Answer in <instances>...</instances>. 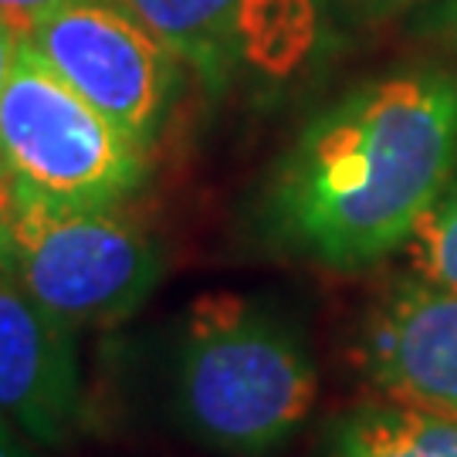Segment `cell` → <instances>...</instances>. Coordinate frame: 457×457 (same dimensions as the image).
<instances>
[{
	"label": "cell",
	"instance_id": "obj_15",
	"mask_svg": "<svg viewBox=\"0 0 457 457\" xmlns=\"http://www.w3.org/2000/svg\"><path fill=\"white\" fill-rule=\"evenodd\" d=\"M430 17H434L437 28H444V31H451L457 37V0H444Z\"/></svg>",
	"mask_w": 457,
	"mask_h": 457
},
{
	"label": "cell",
	"instance_id": "obj_4",
	"mask_svg": "<svg viewBox=\"0 0 457 457\" xmlns=\"http://www.w3.org/2000/svg\"><path fill=\"white\" fill-rule=\"evenodd\" d=\"M0 271L68 328H92L146 302L163 278V254L112 207H54L21 196Z\"/></svg>",
	"mask_w": 457,
	"mask_h": 457
},
{
	"label": "cell",
	"instance_id": "obj_14",
	"mask_svg": "<svg viewBox=\"0 0 457 457\" xmlns=\"http://www.w3.org/2000/svg\"><path fill=\"white\" fill-rule=\"evenodd\" d=\"M0 457H34L31 447L11 434V424L0 417Z\"/></svg>",
	"mask_w": 457,
	"mask_h": 457
},
{
	"label": "cell",
	"instance_id": "obj_1",
	"mask_svg": "<svg viewBox=\"0 0 457 457\" xmlns=\"http://www.w3.org/2000/svg\"><path fill=\"white\" fill-rule=\"evenodd\" d=\"M457 166V79L400 68L360 82L298 132L268 187L295 254L356 271L407 247Z\"/></svg>",
	"mask_w": 457,
	"mask_h": 457
},
{
	"label": "cell",
	"instance_id": "obj_7",
	"mask_svg": "<svg viewBox=\"0 0 457 457\" xmlns=\"http://www.w3.org/2000/svg\"><path fill=\"white\" fill-rule=\"evenodd\" d=\"M360 360L386 400L457 420V292L420 275L393 281L362 326Z\"/></svg>",
	"mask_w": 457,
	"mask_h": 457
},
{
	"label": "cell",
	"instance_id": "obj_3",
	"mask_svg": "<svg viewBox=\"0 0 457 457\" xmlns=\"http://www.w3.org/2000/svg\"><path fill=\"white\" fill-rule=\"evenodd\" d=\"M0 156L24 200L54 207H115L146 173V149L88 105L24 34L0 92Z\"/></svg>",
	"mask_w": 457,
	"mask_h": 457
},
{
	"label": "cell",
	"instance_id": "obj_12",
	"mask_svg": "<svg viewBox=\"0 0 457 457\" xmlns=\"http://www.w3.org/2000/svg\"><path fill=\"white\" fill-rule=\"evenodd\" d=\"M21 211V190H17L11 170L0 156V254L7 247V237H11V228H14V217Z\"/></svg>",
	"mask_w": 457,
	"mask_h": 457
},
{
	"label": "cell",
	"instance_id": "obj_8",
	"mask_svg": "<svg viewBox=\"0 0 457 457\" xmlns=\"http://www.w3.org/2000/svg\"><path fill=\"white\" fill-rule=\"evenodd\" d=\"M75 328L0 271V417L34 444H62L82 410Z\"/></svg>",
	"mask_w": 457,
	"mask_h": 457
},
{
	"label": "cell",
	"instance_id": "obj_10",
	"mask_svg": "<svg viewBox=\"0 0 457 457\" xmlns=\"http://www.w3.org/2000/svg\"><path fill=\"white\" fill-rule=\"evenodd\" d=\"M407 247L413 275L457 292V180L430 207Z\"/></svg>",
	"mask_w": 457,
	"mask_h": 457
},
{
	"label": "cell",
	"instance_id": "obj_6",
	"mask_svg": "<svg viewBox=\"0 0 457 457\" xmlns=\"http://www.w3.org/2000/svg\"><path fill=\"white\" fill-rule=\"evenodd\" d=\"M204 82L268 92L312 65L322 45L319 0H122Z\"/></svg>",
	"mask_w": 457,
	"mask_h": 457
},
{
	"label": "cell",
	"instance_id": "obj_2",
	"mask_svg": "<svg viewBox=\"0 0 457 457\" xmlns=\"http://www.w3.org/2000/svg\"><path fill=\"white\" fill-rule=\"evenodd\" d=\"M319 393L309 345L245 295L190 305L173 370V403L196 444L228 457H271L305 427Z\"/></svg>",
	"mask_w": 457,
	"mask_h": 457
},
{
	"label": "cell",
	"instance_id": "obj_9",
	"mask_svg": "<svg viewBox=\"0 0 457 457\" xmlns=\"http://www.w3.org/2000/svg\"><path fill=\"white\" fill-rule=\"evenodd\" d=\"M322 457H457V420L396 400L370 403L328 427Z\"/></svg>",
	"mask_w": 457,
	"mask_h": 457
},
{
	"label": "cell",
	"instance_id": "obj_5",
	"mask_svg": "<svg viewBox=\"0 0 457 457\" xmlns=\"http://www.w3.org/2000/svg\"><path fill=\"white\" fill-rule=\"evenodd\" d=\"M24 37L88 105L153 146L180 88V58L122 0H68Z\"/></svg>",
	"mask_w": 457,
	"mask_h": 457
},
{
	"label": "cell",
	"instance_id": "obj_11",
	"mask_svg": "<svg viewBox=\"0 0 457 457\" xmlns=\"http://www.w3.org/2000/svg\"><path fill=\"white\" fill-rule=\"evenodd\" d=\"M62 4H68V0H0V17L17 34H28L37 17L54 11V7H62Z\"/></svg>",
	"mask_w": 457,
	"mask_h": 457
},
{
	"label": "cell",
	"instance_id": "obj_13",
	"mask_svg": "<svg viewBox=\"0 0 457 457\" xmlns=\"http://www.w3.org/2000/svg\"><path fill=\"white\" fill-rule=\"evenodd\" d=\"M17 37H21V34L0 17V92H4V85H7V71H11V62H14Z\"/></svg>",
	"mask_w": 457,
	"mask_h": 457
}]
</instances>
